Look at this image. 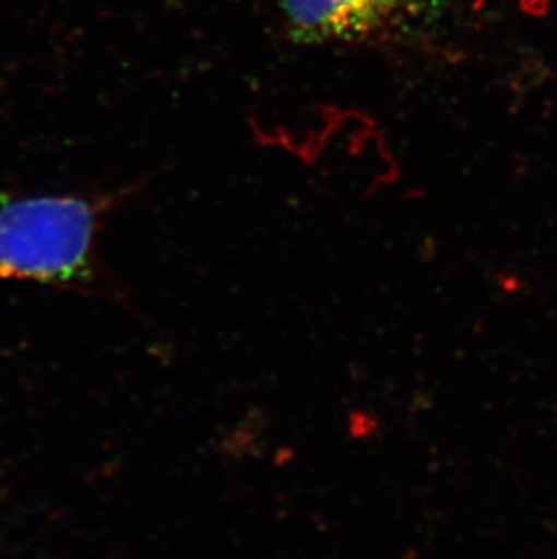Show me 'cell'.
I'll list each match as a JSON object with an SVG mask.
<instances>
[{
	"label": "cell",
	"instance_id": "cell-1",
	"mask_svg": "<svg viewBox=\"0 0 557 559\" xmlns=\"http://www.w3.org/2000/svg\"><path fill=\"white\" fill-rule=\"evenodd\" d=\"M95 234L96 209L84 198L44 195L0 206V280L87 283Z\"/></svg>",
	"mask_w": 557,
	"mask_h": 559
},
{
	"label": "cell",
	"instance_id": "cell-2",
	"mask_svg": "<svg viewBox=\"0 0 557 559\" xmlns=\"http://www.w3.org/2000/svg\"><path fill=\"white\" fill-rule=\"evenodd\" d=\"M405 0H283L294 37L305 43H352L390 24Z\"/></svg>",
	"mask_w": 557,
	"mask_h": 559
}]
</instances>
